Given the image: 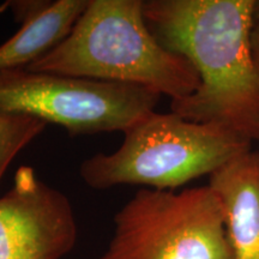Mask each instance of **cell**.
I'll use <instances>...</instances> for the list:
<instances>
[{"instance_id": "1", "label": "cell", "mask_w": 259, "mask_h": 259, "mask_svg": "<svg viewBox=\"0 0 259 259\" xmlns=\"http://www.w3.org/2000/svg\"><path fill=\"white\" fill-rule=\"evenodd\" d=\"M254 0H145L144 18L166 50L186 58L199 76L192 95L170 112L215 122L259 142V69L253 52Z\"/></svg>"}, {"instance_id": "2", "label": "cell", "mask_w": 259, "mask_h": 259, "mask_svg": "<svg viewBox=\"0 0 259 259\" xmlns=\"http://www.w3.org/2000/svg\"><path fill=\"white\" fill-rule=\"evenodd\" d=\"M143 0H88L72 30L27 70L143 87L186 99L199 76L186 58L164 48L149 29Z\"/></svg>"}, {"instance_id": "3", "label": "cell", "mask_w": 259, "mask_h": 259, "mask_svg": "<svg viewBox=\"0 0 259 259\" xmlns=\"http://www.w3.org/2000/svg\"><path fill=\"white\" fill-rule=\"evenodd\" d=\"M122 134L124 141L112 154L99 153L80 163V178L90 189L139 185L174 191L251 151L250 141L225 126L173 112L149 113Z\"/></svg>"}, {"instance_id": "4", "label": "cell", "mask_w": 259, "mask_h": 259, "mask_svg": "<svg viewBox=\"0 0 259 259\" xmlns=\"http://www.w3.org/2000/svg\"><path fill=\"white\" fill-rule=\"evenodd\" d=\"M113 221L99 259H234L225 209L209 185L180 192L141 187Z\"/></svg>"}, {"instance_id": "5", "label": "cell", "mask_w": 259, "mask_h": 259, "mask_svg": "<svg viewBox=\"0 0 259 259\" xmlns=\"http://www.w3.org/2000/svg\"><path fill=\"white\" fill-rule=\"evenodd\" d=\"M160 97L131 84L27 69L0 73V109L63 126L70 136L124 132L154 112Z\"/></svg>"}, {"instance_id": "6", "label": "cell", "mask_w": 259, "mask_h": 259, "mask_svg": "<svg viewBox=\"0 0 259 259\" xmlns=\"http://www.w3.org/2000/svg\"><path fill=\"white\" fill-rule=\"evenodd\" d=\"M70 199L21 166L14 184L0 197V259H61L77 242Z\"/></svg>"}, {"instance_id": "7", "label": "cell", "mask_w": 259, "mask_h": 259, "mask_svg": "<svg viewBox=\"0 0 259 259\" xmlns=\"http://www.w3.org/2000/svg\"><path fill=\"white\" fill-rule=\"evenodd\" d=\"M88 0L11 2L21 27L0 46V73L28 69L56 48L72 30Z\"/></svg>"}, {"instance_id": "8", "label": "cell", "mask_w": 259, "mask_h": 259, "mask_svg": "<svg viewBox=\"0 0 259 259\" xmlns=\"http://www.w3.org/2000/svg\"><path fill=\"white\" fill-rule=\"evenodd\" d=\"M225 209L234 259H259V153L247 151L210 176Z\"/></svg>"}, {"instance_id": "9", "label": "cell", "mask_w": 259, "mask_h": 259, "mask_svg": "<svg viewBox=\"0 0 259 259\" xmlns=\"http://www.w3.org/2000/svg\"><path fill=\"white\" fill-rule=\"evenodd\" d=\"M47 125L36 116L0 109V183L15 157L38 137Z\"/></svg>"}, {"instance_id": "10", "label": "cell", "mask_w": 259, "mask_h": 259, "mask_svg": "<svg viewBox=\"0 0 259 259\" xmlns=\"http://www.w3.org/2000/svg\"><path fill=\"white\" fill-rule=\"evenodd\" d=\"M252 41H253V52H254L255 61H257L258 69H259V22L258 23H255Z\"/></svg>"}, {"instance_id": "11", "label": "cell", "mask_w": 259, "mask_h": 259, "mask_svg": "<svg viewBox=\"0 0 259 259\" xmlns=\"http://www.w3.org/2000/svg\"><path fill=\"white\" fill-rule=\"evenodd\" d=\"M255 19L259 21V2H257V5H255Z\"/></svg>"}]
</instances>
